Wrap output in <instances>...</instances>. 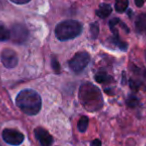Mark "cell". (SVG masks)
Instances as JSON below:
<instances>
[{"instance_id": "2e32d148", "label": "cell", "mask_w": 146, "mask_h": 146, "mask_svg": "<svg viewBox=\"0 0 146 146\" xmlns=\"http://www.w3.org/2000/svg\"><path fill=\"white\" fill-rule=\"evenodd\" d=\"M90 34H91L92 39H96L99 34V26L97 22H93L90 25Z\"/></svg>"}, {"instance_id": "7402d4cb", "label": "cell", "mask_w": 146, "mask_h": 146, "mask_svg": "<svg viewBox=\"0 0 146 146\" xmlns=\"http://www.w3.org/2000/svg\"><path fill=\"white\" fill-rule=\"evenodd\" d=\"M144 4V0H135V5L137 7H142Z\"/></svg>"}, {"instance_id": "ac0fdd59", "label": "cell", "mask_w": 146, "mask_h": 146, "mask_svg": "<svg viewBox=\"0 0 146 146\" xmlns=\"http://www.w3.org/2000/svg\"><path fill=\"white\" fill-rule=\"evenodd\" d=\"M51 66H52V68H53V70H54L55 73L59 74V73L61 72L60 64H59L58 60H57L55 57H52V59H51Z\"/></svg>"}, {"instance_id": "9c48e42d", "label": "cell", "mask_w": 146, "mask_h": 146, "mask_svg": "<svg viewBox=\"0 0 146 146\" xmlns=\"http://www.w3.org/2000/svg\"><path fill=\"white\" fill-rule=\"evenodd\" d=\"M136 30L139 33H142L146 31V14H140L137 16V19L135 21Z\"/></svg>"}, {"instance_id": "44dd1931", "label": "cell", "mask_w": 146, "mask_h": 146, "mask_svg": "<svg viewBox=\"0 0 146 146\" xmlns=\"http://www.w3.org/2000/svg\"><path fill=\"white\" fill-rule=\"evenodd\" d=\"M130 87H131V89L134 90V91H137L138 90V86H135V82H134L133 80H130Z\"/></svg>"}, {"instance_id": "30bf717a", "label": "cell", "mask_w": 146, "mask_h": 146, "mask_svg": "<svg viewBox=\"0 0 146 146\" xmlns=\"http://www.w3.org/2000/svg\"><path fill=\"white\" fill-rule=\"evenodd\" d=\"M112 12V7L109 4H101L99 8L96 10V14L100 18H106L108 17Z\"/></svg>"}, {"instance_id": "ba28073f", "label": "cell", "mask_w": 146, "mask_h": 146, "mask_svg": "<svg viewBox=\"0 0 146 146\" xmlns=\"http://www.w3.org/2000/svg\"><path fill=\"white\" fill-rule=\"evenodd\" d=\"M36 139L38 140L41 146H51L53 143V137L51 134L43 127H37L34 130Z\"/></svg>"}, {"instance_id": "277c9868", "label": "cell", "mask_w": 146, "mask_h": 146, "mask_svg": "<svg viewBox=\"0 0 146 146\" xmlns=\"http://www.w3.org/2000/svg\"><path fill=\"white\" fill-rule=\"evenodd\" d=\"M90 61V55L85 51L77 52L69 60V67L75 73H80L86 68Z\"/></svg>"}, {"instance_id": "9a60e30c", "label": "cell", "mask_w": 146, "mask_h": 146, "mask_svg": "<svg viewBox=\"0 0 146 146\" xmlns=\"http://www.w3.org/2000/svg\"><path fill=\"white\" fill-rule=\"evenodd\" d=\"M88 123H89V120H88V117L86 116H82L81 118L79 119L77 123V128L80 132H85L87 130L88 127Z\"/></svg>"}, {"instance_id": "52a82bcc", "label": "cell", "mask_w": 146, "mask_h": 146, "mask_svg": "<svg viewBox=\"0 0 146 146\" xmlns=\"http://www.w3.org/2000/svg\"><path fill=\"white\" fill-rule=\"evenodd\" d=\"M0 59L6 68H14L18 64V56L12 49H4L0 54Z\"/></svg>"}, {"instance_id": "e0dca14e", "label": "cell", "mask_w": 146, "mask_h": 146, "mask_svg": "<svg viewBox=\"0 0 146 146\" xmlns=\"http://www.w3.org/2000/svg\"><path fill=\"white\" fill-rule=\"evenodd\" d=\"M139 101H138V98L134 95H129L126 99V104H127L128 107L130 108H134L138 105Z\"/></svg>"}, {"instance_id": "7c38bea8", "label": "cell", "mask_w": 146, "mask_h": 146, "mask_svg": "<svg viewBox=\"0 0 146 146\" xmlns=\"http://www.w3.org/2000/svg\"><path fill=\"white\" fill-rule=\"evenodd\" d=\"M111 41H112V43H113L114 45H116L119 49H121V50H123V51L127 50V48H128L127 43L121 41V39L119 38V34L114 35V37H112L111 38Z\"/></svg>"}, {"instance_id": "6da1fadb", "label": "cell", "mask_w": 146, "mask_h": 146, "mask_svg": "<svg viewBox=\"0 0 146 146\" xmlns=\"http://www.w3.org/2000/svg\"><path fill=\"white\" fill-rule=\"evenodd\" d=\"M16 104L22 112L27 115H36L42 106L41 97L32 89H25L19 92L16 97Z\"/></svg>"}, {"instance_id": "5b68a950", "label": "cell", "mask_w": 146, "mask_h": 146, "mask_svg": "<svg viewBox=\"0 0 146 146\" xmlns=\"http://www.w3.org/2000/svg\"><path fill=\"white\" fill-rule=\"evenodd\" d=\"M29 37V31L24 24L16 23L10 29V39L15 44H23Z\"/></svg>"}, {"instance_id": "8992f818", "label": "cell", "mask_w": 146, "mask_h": 146, "mask_svg": "<svg viewBox=\"0 0 146 146\" xmlns=\"http://www.w3.org/2000/svg\"><path fill=\"white\" fill-rule=\"evenodd\" d=\"M2 138L6 143L13 146L20 145L24 141V135L16 129L6 128L2 131Z\"/></svg>"}, {"instance_id": "8fae6325", "label": "cell", "mask_w": 146, "mask_h": 146, "mask_svg": "<svg viewBox=\"0 0 146 146\" xmlns=\"http://www.w3.org/2000/svg\"><path fill=\"white\" fill-rule=\"evenodd\" d=\"M94 78H95V80L98 83H101V84L109 83V82L112 81V77L105 72H98Z\"/></svg>"}, {"instance_id": "d6986e66", "label": "cell", "mask_w": 146, "mask_h": 146, "mask_svg": "<svg viewBox=\"0 0 146 146\" xmlns=\"http://www.w3.org/2000/svg\"><path fill=\"white\" fill-rule=\"evenodd\" d=\"M15 4H25V3H28L31 0H10Z\"/></svg>"}, {"instance_id": "ffe728a7", "label": "cell", "mask_w": 146, "mask_h": 146, "mask_svg": "<svg viewBox=\"0 0 146 146\" xmlns=\"http://www.w3.org/2000/svg\"><path fill=\"white\" fill-rule=\"evenodd\" d=\"M91 146H101V141L99 139H94L91 142Z\"/></svg>"}, {"instance_id": "7a4b0ae2", "label": "cell", "mask_w": 146, "mask_h": 146, "mask_svg": "<svg viewBox=\"0 0 146 146\" xmlns=\"http://www.w3.org/2000/svg\"><path fill=\"white\" fill-rule=\"evenodd\" d=\"M79 99L82 105L90 111L100 109L103 106V99L100 90L91 83H84L79 90Z\"/></svg>"}, {"instance_id": "5bb4252c", "label": "cell", "mask_w": 146, "mask_h": 146, "mask_svg": "<svg viewBox=\"0 0 146 146\" xmlns=\"http://www.w3.org/2000/svg\"><path fill=\"white\" fill-rule=\"evenodd\" d=\"M128 0H116L115 1V10L118 13H122L127 9Z\"/></svg>"}, {"instance_id": "3957f363", "label": "cell", "mask_w": 146, "mask_h": 146, "mask_svg": "<svg viewBox=\"0 0 146 146\" xmlns=\"http://www.w3.org/2000/svg\"><path fill=\"white\" fill-rule=\"evenodd\" d=\"M82 32V24L76 20H65L55 27V35L60 41L76 38Z\"/></svg>"}, {"instance_id": "4fadbf2b", "label": "cell", "mask_w": 146, "mask_h": 146, "mask_svg": "<svg viewBox=\"0 0 146 146\" xmlns=\"http://www.w3.org/2000/svg\"><path fill=\"white\" fill-rule=\"evenodd\" d=\"M10 38V31L3 23L0 22V41H6Z\"/></svg>"}]
</instances>
